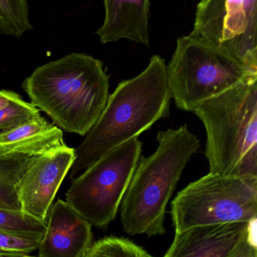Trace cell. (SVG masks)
<instances>
[{"instance_id": "cell-8", "label": "cell", "mask_w": 257, "mask_h": 257, "mask_svg": "<svg viewBox=\"0 0 257 257\" xmlns=\"http://www.w3.org/2000/svg\"><path fill=\"white\" fill-rule=\"evenodd\" d=\"M191 34L257 70V0H201Z\"/></svg>"}, {"instance_id": "cell-17", "label": "cell", "mask_w": 257, "mask_h": 257, "mask_svg": "<svg viewBox=\"0 0 257 257\" xmlns=\"http://www.w3.org/2000/svg\"><path fill=\"white\" fill-rule=\"evenodd\" d=\"M40 111L19 94L10 104L0 109V134L10 132L41 115Z\"/></svg>"}, {"instance_id": "cell-18", "label": "cell", "mask_w": 257, "mask_h": 257, "mask_svg": "<svg viewBox=\"0 0 257 257\" xmlns=\"http://www.w3.org/2000/svg\"><path fill=\"white\" fill-rule=\"evenodd\" d=\"M41 237L0 231V256H28L37 250Z\"/></svg>"}, {"instance_id": "cell-2", "label": "cell", "mask_w": 257, "mask_h": 257, "mask_svg": "<svg viewBox=\"0 0 257 257\" xmlns=\"http://www.w3.org/2000/svg\"><path fill=\"white\" fill-rule=\"evenodd\" d=\"M109 80L100 60L73 53L37 67L22 88L55 125L85 136L106 106Z\"/></svg>"}, {"instance_id": "cell-14", "label": "cell", "mask_w": 257, "mask_h": 257, "mask_svg": "<svg viewBox=\"0 0 257 257\" xmlns=\"http://www.w3.org/2000/svg\"><path fill=\"white\" fill-rule=\"evenodd\" d=\"M28 0H0V34L20 38L33 29Z\"/></svg>"}, {"instance_id": "cell-3", "label": "cell", "mask_w": 257, "mask_h": 257, "mask_svg": "<svg viewBox=\"0 0 257 257\" xmlns=\"http://www.w3.org/2000/svg\"><path fill=\"white\" fill-rule=\"evenodd\" d=\"M156 140V152L140 158L120 204L123 228L131 235L166 233L167 205L186 164L200 147L199 139L187 124L161 131Z\"/></svg>"}, {"instance_id": "cell-13", "label": "cell", "mask_w": 257, "mask_h": 257, "mask_svg": "<svg viewBox=\"0 0 257 257\" xmlns=\"http://www.w3.org/2000/svg\"><path fill=\"white\" fill-rule=\"evenodd\" d=\"M38 156L26 149L0 144V208L22 211L17 184Z\"/></svg>"}, {"instance_id": "cell-12", "label": "cell", "mask_w": 257, "mask_h": 257, "mask_svg": "<svg viewBox=\"0 0 257 257\" xmlns=\"http://www.w3.org/2000/svg\"><path fill=\"white\" fill-rule=\"evenodd\" d=\"M104 22L96 34L102 44L127 39L150 47V0H103Z\"/></svg>"}, {"instance_id": "cell-6", "label": "cell", "mask_w": 257, "mask_h": 257, "mask_svg": "<svg viewBox=\"0 0 257 257\" xmlns=\"http://www.w3.org/2000/svg\"><path fill=\"white\" fill-rule=\"evenodd\" d=\"M171 215L175 233L199 225L256 219L257 177L209 172L177 193Z\"/></svg>"}, {"instance_id": "cell-15", "label": "cell", "mask_w": 257, "mask_h": 257, "mask_svg": "<svg viewBox=\"0 0 257 257\" xmlns=\"http://www.w3.org/2000/svg\"><path fill=\"white\" fill-rule=\"evenodd\" d=\"M142 246L124 237L109 236L93 242L84 257H150Z\"/></svg>"}, {"instance_id": "cell-9", "label": "cell", "mask_w": 257, "mask_h": 257, "mask_svg": "<svg viewBox=\"0 0 257 257\" xmlns=\"http://www.w3.org/2000/svg\"><path fill=\"white\" fill-rule=\"evenodd\" d=\"M256 219L192 227L175 233L165 257H256Z\"/></svg>"}, {"instance_id": "cell-4", "label": "cell", "mask_w": 257, "mask_h": 257, "mask_svg": "<svg viewBox=\"0 0 257 257\" xmlns=\"http://www.w3.org/2000/svg\"><path fill=\"white\" fill-rule=\"evenodd\" d=\"M210 173L257 177V74L203 102Z\"/></svg>"}, {"instance_id": "cell-5", "label": "cell", "mask_w": 257, "mask_h": 257, "mask_svg": "<svg viewBox=\"0 0 257 257\" xmlns=\"http://www.w3.org/2000/svg\"><path fill=\"white\" fill-rule=\"evenodd\" d=\"M255 74L256 69L192 34L177 40L167 66L171 98L178 109L192 112L203 102Z\"/></svg>"}, {"instance_id": "cell-10", "label": "cell", "mask_w": 257, "mask_h": 257, "mask_svg": "<svg viewBox=\"0 0 257 257\" xmlns=\"http://www.w3.org/2000/svg\"><path fill=\"white\" fill-rule=\"evenodd\" d=\"M74 149L66 147L40 155L17 184L21 210L46 222L55 195L74 160Z\"/></svg>"}, {"instance_id": "cell-11", "label": "cell", "mask_w": 257, "mask_h": 257, "mask_svg": "<svg viewBox=\"0 0 257 257\" xmlns=\"http://www.w3.org/2000/svg\"><path fill=\"white\" fill-rule=\"evenodd\" d=\"M92 225L67 201L58 199L48 214L39 240V256L84 257L93 243Z\"/></svg>"}, {"instance_id": "cell-1", "label": "cell", "mask_w": 257, "mask_h": 257, "mask_svg": "<svg viewBox=\"0 0 257 257\" xmlns=\"http://www.w3.org/2000/svg\"><path fill=\"white\" fill-rule=\"evenodd\" d=\"M171 100L165 60L153 55L144 72L120 82L109 94L100 118L74 149L69 178L73 180L109 150L168 117Z\"/></svg>"}, {"instance_id": "cell-19", "label": "cell", "mask_w": 257, "mask_h": 257, "mask_svg": "<svg viewBox=\"0 0 257 257\" xmlns=\"http://www.w3.org/2000/svg\"><path fill=\"white\" fill-rule=\"evenodd\" d=\"M19 94L14 91L0 90V109L10 104V102Z\"/></svg>"}, {"instance_id": "cell-16", "label": "cell", "mask_w": 257, "mask_h": 257, "mask_svg": "<svg viewBox=\"0 0 257 257\" xmlns=\"http://www.w3.org/2000/svg\"><path fill=\"white\" fill-rule=\"evenodd\" d=\"M46 230V222H42L22 211L0 208V231L42 237Z\"/></svg>"}, {"instance_id": "cell-7", "label": "cell", "mask_w": 257, "mask_h": 257, "mask_svg": "<svg viewBox=\"0 0 257 257\" xmlns=\"http://www.w3.org/2000/svg\"><path fill=\"white\" fill-rule=\"evenodd\" d=\"M135 137L100 156L72 180L66 201L90 223L104 229L115 219L142 153Z\"/></svg>"}]
</instances>
